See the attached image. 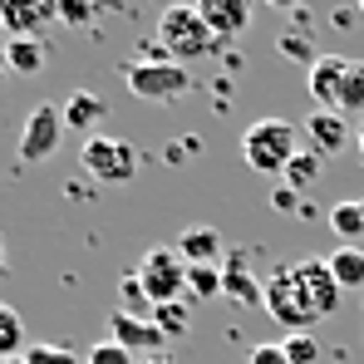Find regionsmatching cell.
<instances>
[{
    "instance_id": "1",
    "label": "cell",
    "mask_w": 364,
    "mask_h": 364,
    "mask_svg": "<svg viewBox=\"0 0 364 364\" xmlns=\"http://www.w3.org/2000/svg\"><path fill=\"white\" fill-rule=\"evenodd\" d=\"M158 50L178 64H192V60H207L222 50V40L207 30V20L197 15V5H168L158 15Z\"/></svg>"
},
{
    "instance_id": "2",
    "label": "cell",
    "mask_w": 364,
    "mask_h": 364,
    "mask_svg": "<svg viewBox=\"0 0 364 364\" xmlns=\"http://www.w3.org/2000/svg\"><path fill=\"white\" fill-rule=\"evenodd\" d=\"M296 153H301V133L286 119H256L242 133V158L251 173H281L286 178Z\"/></svg>"
},
{
    "instance_id": "3",
    "label": "cell",
    "mask_w": 364,
    "mask_h": 364,
    "mask_svg": "<svg viewBox=\"0 0 364 364\" xmlns=\"http://www.w3.org/2000/svg\"><path fill=\"white\" fill-rule=\"evenodd\" d=\"M266 315H271L286 335H310V325L320 320L315 305H310V296H305L301 276H296V266H276V271H271V281H266Z\"/></svg>"
},
{
    "instance_id": "4",
    "label": "cell",
    "mask_w": 364,
    "mask_h": 364,
    "mask_svg": "<svg viewBox=\"0 0 364 364\" xmlns=\"http://www.w3.org/2000/svg\"><path fill=\"white\" fill-rule=\"evenodd\" d=\"M123 79H128V94L148 104H178L192 94V74L178 60H133L123 69Z\"/></svg>"
},
{
    "instance_id": "5",
    "label": "cell",
    "mask_w": 364,
    "mask_h": 364,
    "mask_svg": "<svg viewBox=\"0 0 364 364\" xmlns=\"http://www.w3.org/2000/svg\"><path fill=\"white\" fill-rule=\"evenodd\" d=\"M133 271H138V281H143V291H148L153 305H173V301H182V291H187V261L178 256V246H153V251H143V261H138Z\"/></svg>"
},
{
    "instance_id": "6",
    "label": "cell",
    "mask_w": 364,
    "mask_h": 364,
    "mask_svg": "<svg viewBox=\"0 0 364 364\" xmlns=\"http://www.w3.org/2000/svg\"><path fill=\"white\" fill-rule=\"evenodd\" d=\"M79 163H84V173H89V178L109 182V187L138 178V148H133V143H123V138H104V133H99V138H84Z\"/></svg>"
},
{
    "instance_id": "7",
    "label": "cell",
    "mask_w": 364,
    "mask_h": 364,
    "mask_svg": "<svg viewBox=\"0 0 364 364\" xmlns=\"http://www.w3.org/2000/svg\"><path fill=\"white\" fill-rule=\"evenodd\" d=\"M69 133L64 128V104H35L30 119L20 128V163H45L60 153V138Z\"/></svg>"
},
{
    "instance_id": "8",
    "label": "cell",
    "mask_w": 364,
    "mask_h": 364,
    "mask_svg": "<svg viewBox=\"0 0 364 364\" xmlns=\"http://www.w3.org/2000/svg\"><path fill=\"white\" fill-rule=\"evenodd\" d=\"M0 20H5V35L10 40H40L60 20V5L55 0H0Z\"/></svg>"
},
{
    "instance_id": "9",
    "label": "cell",
    "mask_w": 364,
    "mask_h": 364,
    "mask_svg": "<svg viewBox=\"0 0 364 364\" xmlns=\"http://www.w3.org/2000/svg\"><path fill=\"white\" fill-rule=\"evenodd\" d=\"M109 340H114V345H123L128 355H143V360L163 355V345H168V335H163L153 320H143V315H128V310L109 315Z\"/></svg>"
},
{
    "instance_id": "10",
    "label": "cell",
    "mask_w": 364,
    "mask_h": 364,
    "mask_svg": "<svg viewBox=\"0 0 364 364\" xmlns=\"http://www.w3.org/2000/svg\"><path fill=\"white\" fill-rule=\"evenodd\" d=\"M296 276H301L305 296H310V305H315V315L325 320V315H335L340 310V281H335V271H330V261L325 256H305L301 266H296Z\"/></svg>"
},
{
    "instance_id": "11",
    "label": "cell",
    "mask_w": 364,
    "mask_h": 364,
    "mask_svg": "<svg viewBox=\"0 0 364 364\" xmlns=\"http://www.w3.org/2000/svg\"><path fill=\"white\" fill-rule=\"evenodd\" d=\"M345 74H350V60H345V55H320V60L310 64V79H305V89H310V99H315V109H330V114H340Z\"/></svg>"
},
{
    "instance_id": "12",
    "label": "cell",
    "mask_w": 364,
    "mask_h": 364,
    "mask_svg": "<svg viewBox=\"0 0 364 364\" xmlns=\"http://www.w3.org/2000/svg\"><path fill=\"white\" fill-rule=\"evenodd\" d=\"M355 133H350V119L345 114H330V109H315L310 119H305V143L320 153V158H335V153H345V143H350Z\"/></svg>"
},
{
    "instance_id": "13",
    "label": "cell",
    "mask_w": 364,
    "mask_h": 364,
    "mask_svg": "<svg viewBox=\"0 0 364 364\" xmlns=\"http://www.w3.org/2000/svg\"><path fill=\"white\" fill-rule=\"evenodd\" d=\"M197 15L207 20V30L227 45V40H237L246 25H251V5L246 0H202L197 5Z\"/></svg>"
},
{
    "instance_id": "14",
    "label": "cell",
    "mask_w": 364,
    "mask_h": 364,
    "mask_svg": "<svg viewBox=\"0 0 364 364\" xmlns=\"http://www.w3.org/2000/svg\"><path fill=\"white\" fill-rule=\"evenodd\" d=\"M178 256L187 266H222V256H227V246H222V232L217 227H187L178 232Z\"/></svg>"
},
{
    "instance_id": "15",
    "label": "cell",
    "mask_w": 364,
    "mask_h": 364,
    "mask_svg": "<svg viewBox=\"0 0 364 364\" xmlns=\"http://www.w3.org/2000/svg\"><path fill=\"white\" fill-rule=\"evenodd\" d=\"M222 296L237 305H266V286L246 271V256L242 251H232L227 256V266H222Z\"/></svg>"
},
{
    "instance_id": "16",
    "label": "cell",
    "mask_w": 364,
    "mask_h": 364,
    "mask_svg": "<svg viewBox=\"0 0 364 364\" xmlns=\"http://www.w3.org/2000/svg\"><path fill=\"white\" fill-rule=\"evenodd\" d=\"M109 109H104V99L99 94H89V89H79V94H69L64 99V128H79V133H94V123L104 119Z\"/></svg>"
},
{
    "instance_id": "17",
    "label": "cell",
    "mask_w": 364,
    "mask_h": 364,
    "mask_svg": "<svg viewBox=\"0 0 364 364\" xmlns=\"http://www.w3.org/2000/svg\"><path fill=\"white\" fill-rule=\"evenodd\" d=\"M325 261H330L340 291H364V246H335Z\"/></svg>"
},
{
    "instance_id": "18",
    "label": "cell",
    "mask_w": 364,
    "mask_h": 364,
    "mask_svg": "<svg viewBox=\"0 0 364 364\" xmlns=\"http://www.w3.org/2000/svg\"><path fill=\"white\" fill-rule=\"evenodd\" d=\"M330 232L340 237V246H360V237H364V207H360V197H345V202H335V207H330Z\"/></svg>"
},
{
    "instance_id": "19",
    "label": "cell",
    "mask_w": 364,
    "mask_h": 364,
    "mask_svg": "<svg viewBox=\"0 0 364 364\" xmlns=\"http://www.w3.org/2000/svg\"><path fill=\"white\" fill-rule=\"evenodd\" d=\"M5 60L15 74H40L45 60H50V50H45V40H10L5 45Z\"/></svg>"
},
{
    "instance_id": "20",
    "label": "cell",
    "mask_w": 364,
    "mask_h": 364,
    "mask_svg": "<svg viewBox=\"0 0 364 364\" xmlns=\"http://www.w3.org/2000/svg\"><path fill=\"white\" fill-rule=\"evenodd\" d=\"M320 173H325V158H320L315 148H301V153L291 158V168H286V187H291V192H305Z\"/></svg>"
},
{
    "instance_id": "21",
    "label": "cell",
    "mask_w": 364,
    "mask_h": 364,
    "mask_svg": "<svg viewBox=\"0 0 364 364\" xmlns=\"http://www.w3.org/2000/svg\"><path fill=\"white\" fill-rule=\"evenodd\" d=\"M20 350H25V320L15 305L0 301V360H15Z\"/></svg>"
},
{
    "instance_id": "22",
    "label": "cell",
    "mask_w": 364,
    "mask_h": 364,
    "mask_svg": "<svg viewBox=\"0 0 364 364\" xmlns=\"http://www.w3.org/2000/svg\"><path fill=\"white\" fill-rule=\"evenodd\" d=\"M119 310H128V315H143V320H153V310H158V305L148 301V291H143L138 271H128V276L119 281Z\"/></svg>"
},
{
    "instance_id": "23",
    "label": "cell",
    "mask_w": 364,
    "mask_h": 364,
    "mask_svg": "<svg viewBox=\"0 0 364 364\" xmlns=\"http://www.w3.org/2000/svg\"><path fill=\"white\" fill-rule=\"evenodd\" d=\"M187 296L217 301L222 296V266H187Z\"/></svg>"
},
{
    "instance_id": "24",
    "label": "cell",
    "mask_w": 364,
    "mask_h": 364,
    "mask_svg": "<svg viewBox=\"0 0 364 364\" xmlns=\"http://www.w3.org/2000/svg\"><path fill=\"white\" fill-rule=\"evenodd\" d=\"M340 114H364V60H350V74H345V94H340Z\"/></svg>"
},
{
    "instance_id": "25",
    "label": "cell",
    "mask_w": 364,
    "mask_h": 364,
    "mask_svg": "<svg viewBox=\"0 0 364 364\" xmlns=\"http://www.w3.org/2000/svg\"><path fill=\"white\" fill-rule=\"evenodd\" d=\"M153 325L173 340V335H187V330H192V315H187L182 301H173V305H158V310H153Z\"/></svg>"
},
{
    "instance_id": "26",
    "label": "cell",
    "mask_w": 364,
    "mask_h": 364,
    "mask_svg": "<svg viewBox=\"0 0 364 364\" xmlns=\"http://www.w3.org/2000/svg\"><path fill=\"white\" fill-rule=\"evenodd\" d=\"M276 50H281L286 60H301V64H315V60H320L305 30H281V35H276Z\"/></svg>"
},
{
    "instance_id": "27",
    "label": "cell",
    "mask_w": 364,
    "mask_h": 364,
    "mask_svg": "<svg viewBox=\"0 0 364 364\" xmlns=\"http://www.w3.org/2000/svg\"><path fill=\"white\" fill-rule=\"evenodd\" d=\"M25 364H84L69 345H30L25 350Z\"/></svg>"
},
{
    "instance_id": "28",
    "label": "cell",
    "mask_w": 364,
    "mask_h": 364,
    "mask_svg": "<svg viewBox=\"0 0 364 364\" xmlns=\"http://www.w3.org/2000/svg\"><path fill=\"white\" fill-rule=\"evenodd\" d=\"M281 345H286V360H291V364H320V345H315V335H286Z\"/></svg>"
},
{
    "instance_id": "29",
    "label": "cell",
    "mask_w": 364,
    "mask_h": 364,
    "mask_svg": "<svg viewBox=\"0 0 364 364\" xmlns=\"http://www.w3.org/2000/svg\"><path fill=\"white\" fill-rule=\"evenodd\" d=\"M84 364H138V360H133V355H128L123 345L104 340V345H94V350H89V360H84Z\"/></svg>"
},
{
    "instance_id": "30",
    "label": "cell",
    "mask_w": 364,
    "mask_h": 364,
    "mask_svg": "<svg viewBox=\"0 0 364 364\" xmlns=\"http://www.w3.org/2000/svg\"><path fill=\"white\" fill-rule=\"evenodd\" d=\"M246 364H291V360H286V345H251Z\"/></svg>"
},
{
    "instance_id": "31",
    "label": "cell",
    "mask_w": 364,
    "mask_h": 364,
    "mask_svg": "<svg viewBox=\"0 0 364 364\" xmlns=\"http://www.w3.org/2000/svg\"><path fill=\"white\" fill-rule=\"evenodd\" d=\"M60 20H69V25H89L94 10H89V5H69V0H60Z\"/></svg>"
},
{
    "instance_id": "32",
    "label": "cell",
    "mask_w": 364,
    "mask_h": 364,
    "mask_svg": "<svg viewBox=\"0 0 364 364\" xmlns=\"http://www.w3.org/2000/svg\"><path fill=\"white\" fill-rule=\"evenodd\" d=\"M271 207H276V212H296V192H291V187H276V192H271Z\"/></svg>"
},
{
    "instance_id": "33",
    "label": "cell",
    "mask_w": 364,
    "mask_h": 364,
    "mask_svg": "<svg viewBox=\"0 0 364 364\" xmlns=\"http://www.w3.org/2000/svg\"><path fill=\"white\" fill-rule=\"evenodd\" d=\"M138 364H178L173 355H153V360H138Z\"/></svg>"
},
{
    "instance_id": "34",
    "label": "cell",
    "mask_w": 364,
    "mask_h": 364,
    "mask_svg": "<svg viewBox=\"0 0 364 364\" xmlns=\"http://www.w3.org/2000/svg\"><path fill=\"white\" fill-rule=\"evenodd\" d=\"M355 148H360V158H364V119H360V128H355Z\"/></svg>"
},
{
    "instance_id": "35",
    "label": "cell",
    "mask_w": 364,
    "mask_h": 364,
    "mask_svg": "<svg viewBox=\"0 0 364 364\" xmlns=\"http://www.w3.org/2000/svg\"><path fill=\"white\" fill-rule=\"evenodd\" d=\"M5 69H10V60H5V45H0V79H5Z\"/></svg>"
},
{
    "instance_id": "36",
    "label": "cell",
    "mask_w": 364,
    "mask_h": 364,
    "mask_svg": "<svg viewBox=\"0 0 364 364\" xmlns=\"http://www.w3.org/2000/svg\"><path fill=\"white\" fill-rule=\"evenodd\" d=\"M0 271H5V237H0Z\"/></svg>"
},
{
    "instance_id": "37",
    "label": "cell",
    "mask_w": 364,
    "mask_h": 364,
    "mask_svg": "<svg viewBox=\"0 0 364 364\" xmlns=\"http://www.w3.org/2000/svg\"><path fill=\"white\" fill-rule=\"evenodd\" d=\"M0 364H25V355H15V360H0Z\"/></svg>"
},
{
    "instance_id": "38",
    "label": "cell",
    "mask_w": 364,
    "mask_h": 364,
    "mask_svg": "<svg viewBox=\"0 0 364 364\" xmlns=\"http://www.w3.org/2000/svg\"><path fill=\"white\" fill-rule=\"evenodd\" d=\"M0 40H10V35H5V20H0Z\"/></svg>"
},
{
    "instance_id": "39",
    "label": "cell",
    "mask_w": 364,
    "mask_h": 364,
    "mask_svg": "<svg viewBox=\"0 0 364 364\" xmlns=\"http://www.w3.org/2000/svg\"><path fill=\"white\" fill-rule=\"evenodd\" d=\"M360 207H364V197H360Z\"/></svg>"
}]
</instances>
